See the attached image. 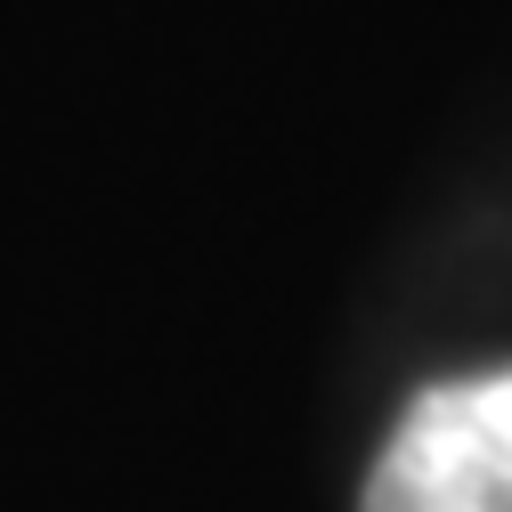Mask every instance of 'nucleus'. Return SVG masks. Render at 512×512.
Wrapping results in <instances>:
<instances>
[{
    "label": "nucleus",
    "mask_w": 512,
    "mask_h": 512,
    "mask_svg": "<svg viewBox=\"0 0 512 512\" xmlns=\"http://www.w3.org/2000/svg\"><path fill=\"white\" fill-rule=\"evenodd\" d=\"M358 512H512V366L415 391L366 472Z\"/></svg>",
    "instance_id": "1"
}]
</instances>
